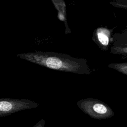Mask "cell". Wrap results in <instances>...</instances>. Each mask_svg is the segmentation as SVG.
<instances>
[{"instance_id": "obj_1", "label": "cell", "mask_w": 127, "mask_h": 127, "mask_svg": "<svg viewBox=\"0 0 127 127\" xmlns=\"http://www.w3.org/2000/svg\"><path fill=\"white\" fill-rule=\"evenodd\" d=\"M17 57L30 62L59 71L90 74L91 71L86 60L62 53L36 51L17 54Z\"/></svg>"}, {"instance_id": "obj_2", "label": "cell", "mask_w": 127, "mask_h": 127, "mask_svg": "<svg viewBox=\"0 0 127 127\" xmlns=\"http://www.w3.org/2000/svg\"><path fill=\"white\" fill-rule=\"evenodd\" d=\"M76 105L83 112L94 119H107L115 115L108 105L97 99H82L79 100Z\"/></svg>"}, {"instance_id": "obj_3", "label": "cell", "mask_w": 127, "mask_h": 127, "mask_svg": "<svg viewBox=\"0 0 127 127\" xmlns=\"http://www.w3.org/2000/svg\"><path fill=\"white\" fill-rule=\"evenodd\" d=\"M39 104L25 99L0 98V117L23 110L37 108Z\"/></svg>"}, {"instance_id": "obj_4", "label": "cell", "mask_w": 127, "mask_h": 127, "mask_svg": "<svg viewBox=\"0 0 127 127\" xmlns=\"http://www.w3.org/2000/svg\"><path fill=\"white\" fill-rule=\"evenodd\" d=\"M110 32L108 29L104 28H98L96 30V41L103 49H107L110 38Z\"/></svg>"}, {"instance_id": "obj_5", "label": "cell", "mask_w": 127, "mask_h": 127, "mask_svg": "<svg viewBox=\"0 0 127 127\" xmlns=\"http://www.w3.org/2000/svg\"><path fill=\"white\" fill-rule=\"evenodd\" d=\"M58 12V17L62 21L65 19V5L63 0H51Z\"/></svg>"}, {"instance_id": "obj_6", "label": "cell", "mask_w": 127, "mask_h": 127, "mask_svg": "<svg viewBox=\"0 0 127 127\" xmlns=\"http://www.w3.org/2000/svg\"><path fill=\"white\" fill-rule=\"evenodd\" d=\"M108 66L115 69L118 71L127 75V64L121 63V64H112L108 65Z\"/></svg>"}, {"instance_id": "obj_7", "label": "cell", "mask_w": 127, "mask_h": 127, "mask_svg": "<svg viewBox=\"0 0 127 127\" xmlns=\"http://www.w3.org/2000/svg\"><path fill=\"white\" fill-rule=\"evenodd\" d=\"M45 125V121L44 119L40 120L32 127H44Z\"/></svg>"}]
</instances>
